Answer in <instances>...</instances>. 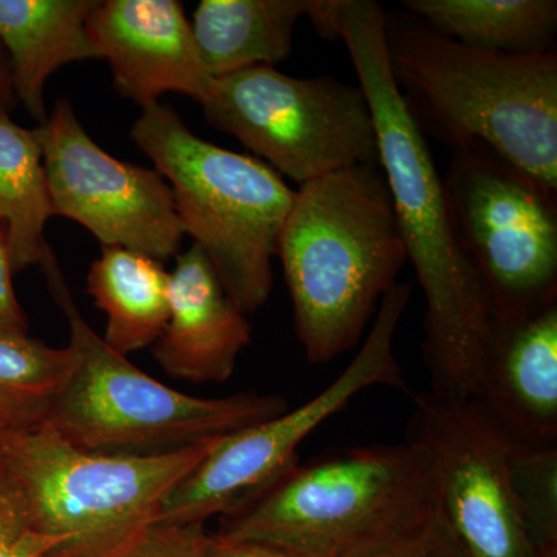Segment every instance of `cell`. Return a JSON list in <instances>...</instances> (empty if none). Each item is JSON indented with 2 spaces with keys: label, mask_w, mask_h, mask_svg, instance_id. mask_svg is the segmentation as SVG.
I'll use <instances>...</instances> for the list:
<instances>
[{
  "label": "cell",
  "mask_w": 557,
  "mask_h": 557,
  "mask_svg": "<svg viewBox=\"0 0 557 557\" xmlns=\"http://www.w3.org/2000/svg\"><path fill=\"white\" fill-rule=\"evenodd\" d=\"M347 557H469L438 504L401 530Z\"/></svg>",
  "instance_id": "cell-23"
},
{
  "label": "cell",
  "mask_w": 557,
  "mask_h": 557,
  "mask_svg": "<svg viewBox=\"0 0 557 557\" xmlns=\"http://www.w3.org/2000/svg\"><path fill=\"white\" fill-rule=\"evenodd\" d=\"M410 295L412 288L405 282L388 289L366 343L338 379L317 397L219 438L208 456L164 498L156 522L205 525L298 460L300 443L366 388L387 386L409 394L394 343Z\"/></svg>",
  "instance_id": "cell-10"
},
{
  "label": "cell",
  "mask_w": 557,
  "mask_h": 557,
  "mask_svg": "<svg viewBox=\"0 0 557 557\" xmlns=\"http://www.w3.org/2000/svg\"><path fill=\"white\" fill-rule=\"evenodd\" d=\"M100 0H0V44L16 100L46 123V84L72 62L98 60L87 21Z\"/></svg>",
  "instance_id": "cell-16"
},
{
  "label": "cell",
  "mask_w": 557,
  "mask_h": 557,
  "mask_svg": "<svg viewBox=\"0 0 557 557\" xmlns=\"http://www.w3.org/2000/svg\"><path fill=\"white\" fill-rule=\"evenodd\" d=\"M313 0H201L194 39L209 78L287 60L300 17Z\"/></svg>",
  "instance_id": "cell-17"
},
{
  "label": "cell",
  "mask_w": 557,
  "mask_h": 557,
  "mask_svg": "<svg viewBox=\"0 0 557 557\" xmlns=\"http://www.w3.org/2000/svg\"><path fill=\"white\" fill-rule=\"evenodd\" d=\"M410 397L406 440L431 456L440 511L468 556L534 557L509 475L511 440L479 399Z\"/></svg>",
  "instance_id": "cell-11"
},
{
  "label": "cell",
  "mask_w": 557,
  "mask_h": 557,
  "mask_svg": "<svg viewBox=\"0 0 557 557\" xmlns=\"http://www.w3.org/2000/svg\"><path fill=\"white\" fill-rule=\"evenodd\" d=\"M437 505L423 446H361L298 460L220 516L218 536L300 557H347Z\"/></svg>",
  "instance_id": "cell-4"
},
{
  "label": "cell",
  "mask_w": 557,
  "mask_h": 557,
  "mask_svg": "<svg viewBox=\"0 0 557 557\" xmlns=\"http://www.w3.org/2000/svg\"><path fill=\"white\" fill-rule=\"evenodd\" d=\"M87 35L113 87L141 109L170 91L199 102L207 90L211 78L178 0H100Z\"/></svg>",
  "instance_id": "cell-13"
},
{
  "label": "cell",
  "mask_w": 557,
  "mask_h": 557,
  "mask_svg": "<svg viewBox=\"0 0 557 557\" xmlns=\"http://www.w3.org/2000/svg\"><path fill=\"white\" fill-rule=\"evenodd\" d=\"M39 267L67 319L73 354V368L44 423L75 448L104 456H161L287 412L278 395L199 398L152 379L87 324L50 245Z\"/></svg>",
  "instance_id": "cell-5"
},
{
  "label": "cell",
  "mask_w": 557,
  "mask_h": 557,
  "mask_svg": "<svg viewBox=\"0 0 557 557\" xmlns=\"http://www.w3.org/2000/svg\"><path fill=\"white\" fill-rule=\"evenodd\" d=\"M450 214L493 318L557 300V193L479 143L450 148Z\"/></svg>",
  "instance_id": "cell-9"
},
{
  "label": "cell",
  "mask_w": 557,
  "mask_h": 557,
  "mask_svg": "<svg viewBox=\"0 0 557 557\" xmlns=\"http://www.w3.org/2000/svg\"><path fill=\"white\" fill-rule=\"evenodd\" d=\"M87 293L108 317L102 339L123 357L153 346L170 319V273L131 249L102 247L87 274Z\"/></svg>",
  "instance_id": "cell-18"
},
{
  "label": "cell",
  "mask_w": 557,
  "mask_h": 557,
  "mask_svg": "<svg viewBox=\"0 0 557 557\" xmlns=\"http://www.w3.org/2000/svg\"><path fill=\"white\" fill-rule=\"evenodd\" d=\"M11 78V65L7 51L0 49V115H9V110L16 102Z\"/></svg>",
  "instance_id": "cell-28"
},
{
  "label": "cell",
  "mask_w": 557,
  "mask_h": 557,
  "mask_svg": "<svg viewBox=\"0 0 557 557\" xmlns=\"http://www.w3.org/2000/svg\"><path fill=\"white\" fill-rule=\"evenodd\" d=\"M384 11L373 0H341L343 40L368 98L380 166L386 177L408 260L426 300L424 364L429 391L478 397L493 309L450 214L445 180L388 67Z\"/></svg>",
  "instance_id": "cell-1"
},
{
  "label": "cell",
  "mask_w": 557,
  "mask_h": 557,
  "mask_svg": "<svg viewBox=\"0 0 557 557\" xmlns=\"http://www.w3.org/2000/svg\"><path fill=\"white\" fill-rule=\"evenodd\" d=\"M251 339L252 325L193 244L170 273V319L152 346L153 357L174 379L223 384Z\"/></svg>",
  "instance_id": "cell-15"
},
{
  "label": "cell",
  "mask_w": 557,
  "mask_h": 557,
  "mask_svg": "<svg viewBox=\"0 0 557 557\" xmlns=\"http://www.w3.org/2000/svg\"><path fill=\"white\" fill-rule=\"evenodd\" d=\"M36 131L54 215L79 223L102 247L131 249L160 263L178 255L186 234L159 171L101 149L67 98Z\"/></svg>",
  "instance_id": "cell-12"
},
{
  "label": "cell",
  "mask_w": 557,
  "mask_h": 557,
  "mask_svg": "<svg viewBox=\"0 0 557 557\" xmlns=\"http://www.w3.org/2000/svg\"><path fill=\"white\" fill-rule=\"evenodd\" d=\"M388 67L421 129L479 143L557 193V53L474 49L408 13H384Z\"/></svg>",
  "instance_id": "cell-2"
},
{
  "label": "cell",
  "mask_w": 557,
  "mask_h": 557,
  "mask_svg": "<svg viewBox=\"0 0 557 557\" xmlns=\"http://www.w3.org/2000/svg\"><path fill=\"white\" fill-rule=\"evenodd\" d=\"M475 399L512 443L557 445V300L493 318Z\"/></svg>",
  "instance_id": "cell-14"
},
{
  "label": "cell",
  "mask_w": 557,
  "mask_h": 557,
  "mask_svg": "<svg viewBox=\"0 0 557 557\" xmlns=\"http://www.w3.org/2000/svg\"><path fill=\"white\" fill-rule=\"evenodd\" d=\"M208 536L205 525L156 522L104 557H201Z\"/></svg>",
  "instance_id": "cell-24"
},
{
  "label": "cell",
  "mask_w": 557,
  "mask_h": 557,
  "mask_svg": "<svg viewBox=\"0 0 557 557\" xmlns=\"http://www.w3.org/2000/svg\"><path fill=\"white\" fill-rule=\"evenodd\" d=\"M277 258L307 359L324 364L357 346L408 260L380 164L299 186Z\"/></svg>",
  "instance_id": "cell-3"
},
{
  "label": "cell",
  "mask_w": 557,
  "mask_h": 557,
  "mask_svg": "<svg viewBox=\"0 0 557 557\" xmlns=\"http://www.w3.org/2000/svg\"><path fill=\"white\" fill-rule=\"evenodd\" d=\"M199 104L211 126L299 186L358 164H380L375 124L359 86L256 65L209 79Z\"/></svg>",
  "instance_id": "cell-8"
},
{
  "label": "cell",
  "mask_w": 557,
  "mask_h": 557,
  "mask_svg": "<svg viewBox=\"0 0 557 557\" xmlns=\"http://www.w3.org/2000/svg\"><path fill=\"white\" fill-rule=\"evenodd\" d=\"M72 368L69 346L0 336V432L44 421Z\"/></svg>",
  "instance_id": "cell-21"
},
{
  "label": "cell",
  "mask_w": 557,
  "mask_h": 557,
  "mask_svg": "<svg viewBox=\"0 0 557 557\" xmlns=\"http://www.w3.org/2000/svg\"><path fill=\"white\" fill-rule=\"evenodd\" d=\"M0 336L2 338H27L28 321L16 298L13 287V269H11L5 237L0 233Z\"/></svg>",
  "instance_id": "cell-26"
},
{
  "label": "cell",
  "mask_w": 557,
  "mask_h": 557,
  "mask_svg": "<svg viewBox=\"0 0 557 557\" xmlns=\"http://www.w3.org/2000/svg\"><path fill=\"white\" fill-rule=\"evenodd\" d=\"M403 9L440 35L474 49L555 51L556 0H405Z\"/></svg>",
  "instance_id": "cell-19"
},
{
  "label": "cell",
  "mask_w": 557,
  "mask_h": 557,
  "mask_svg": "<svg viewBox=\"0 0 557 557\" xmlns=\"http://www.w3.org/2000/svg\"><path fill=\"white\" fill-rule=\"evenodd\" d=\"M509 475L534 549L557 545V445L511 442Z\"/></svg>",
  "instance_id": "cell-22"
},
{
  "label": "cell",
  "mask_w": 557,
  "mask_h": 557,
  "mask_svg": "<svg viewBox=\"0 0 557 557\" xmlns=\"http://www.w3.org/2000/svg\"><path fill=\"white\" fill-rule=\"evenodd\" d=\"M131 135L170 183L185 234L207 256L226 295L245 314L265 306L296 190L258 157L197 137L160 101L143 109Z\"/></svg>",
  "instance_id": "cell-7"
},
{
  "label": "cell",
  "mask_w": 557,
  "mask_h": 557,
  "mask_svg": "<svg viewBox=\"0 0 557 557\" xmlns=\"http://www.w3.org/2000/svg\"><path fill=\"white\" fill-rule=\"evenodd\" d=\"M0 557H42L36 552L20 497L0 469Z\"/></svg>",
  "instance_id": "cell-25"
},
{
  "label": "cell",
  "mask_w": 557,
  "mask_h": 557,
  "mask_svg": "<svg viewBox=\"0 0 557 557\" xmlns=\"http://www.w3.org/2000/svg\"><path fill=\"white\" fill-rule=\"evenodd\" d=\"M201 557H300L282 549L252 544V542L231 541L218 534H209Z\"/></svg>",
  "instance_id": "cell-27"
},
{
  "label": "cell",
  "mask_w": 557,
  "mask_h": 557,
  "mask_svg": "<svg viewBox=\"0 0 557 557\" xmlns=\"http://www.w3.org/2000/svg\"><path fill=\"white\" fill-rule=\"evenodd\" d=\"M53 215L38 131L0 115V223L13 273L39 265Z\"/></svg>",
  "instance_id": "cell-20"
},
{
  "label": "cell",
  "mask_w": 557,
  "mask_h": 557,
  "mask_svg": "<svg viewBox=\"0 0 557 557\" xmlns=\"http://www.w3.org/2000/svg\"><path fill=\"white\" fill-rule=\"evenodd\" d=\"M218 440L161 456H104L40 421L0 432V469L40 556L104 557L156 523L164 498Z\"/></svg>",
  "instance_id": "cell-6"
},
{
  "label": "cell",
  "mask_w": 557,
  "mask_h": 557,
  "mask_svg": "<svg viewBox=\"0 0 557 557\" xmlns=\"http://www.w3.org/2000/svg\"><path fill=\"white\" fill-rule=\"evenodd\" d=\"M534 557H557V545H552V547L536 548V552H534Z\"/></svg>",
  "instance_id": "cell-29"
}]
</instances>
